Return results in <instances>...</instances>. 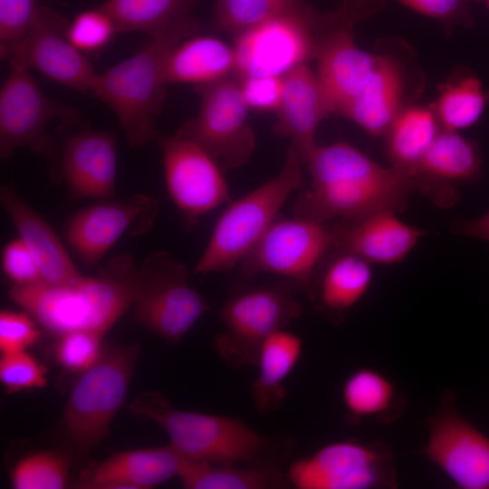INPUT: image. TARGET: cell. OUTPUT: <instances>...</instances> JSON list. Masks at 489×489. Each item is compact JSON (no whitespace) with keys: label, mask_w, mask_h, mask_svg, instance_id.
Listing matches in <instances>:
<instances>
[{"label":"cell","mask_w":489,"mask_h":489,"mask_svg":"<svg viewBox=\"0 0 489 489\" xmlns=\"http://www.w3.org/2000/svg\"><path fill=\"white\" fill-rule=\"evenodd\" d=\"M0 202L35 258L42 283L63 284L82 275L54 230L12 187L1 186Z\"/></svg>","instance_id":"cell-25"},{"label":"cell","mask_w":489,"mask_h":489,"mask_svg":"<svg viewBox=\"0 0 489 489\" xmlns=\"http://www.w3.org/2000/svg\"><path fill=\"white\" fill-rule=\"evenodd\" d=\"M305 5L304 0H216L214 24L219 31L236 36Z\"/></svg>","instance_id":"cell-34"},{"label":"cell","mask_w":489,"mask_h":489,"mask_svg":"<svg viewBox=\"0 0 489 489\" xmlns=\"http://www.w3.org/2000/svg\"><path fill=\"white\" fill-rule=\"evenodd\" d=\"M489 94L474 74H464L446 83L440 91L436 114L443 129L458 131L476 123L483 115Z\"/></svg>","instance_id":"cell-33"},{"label":"cell","mask_w":489,"mask_h":489,"mask_svg":"<svg viewBox=\"0 0 489 489\" xmlns=\"http://www.w3.org/2000/svg\"><path fill=\"white\" fill-rule=\"evenodd\" d=\"M273 132L290 139L292 147L306 165L318 146L319 124L331 115L315 72L302 64L283 76V91L275 110Z\"/></svg>","instance_id":"cell-21"},{"label":"cell","mask_w":489,"mask_h":489,"mask_svg":"<svg viewBox=\"0 0 489 489\" xmlns=\"http://www.w3.org/2000/svg\"><path fill=\"white\" fill-rule=\"evenodd\" d=\"M135 319L170 344H177L209 310L188 282L187 266L165 251L149 254L139 267Z\"/></svg>","instance_id":"cell-10"},{"label":"cell","mask_w":489,"mask_h":489,"mask_svg":"<svg viewBox=\"0 0 489 489\" xmlns=\"http://www.w3.org/2000/svg\"><path fill=\"white\" fill-rule=\"evenodd\" d=\"M40 5L38 0H0V53L8 58L24 37Z\"/></svg>","instance_id":"cell-39"},{"label":"cell","mask_w":489,"mask_h":489,"mask_svg":"<svg viewBox=\"0 0 489 489\" xmlns=\"http://www.w3.org/2000/svg\"><path fill=\"white\" fill-rule=\"evenodd\" d=\"M158 201L138 194L124 201L101 202L72 215L65 226V239L88 267H94L124 235H140L154 225Z\"/></svg>","instance_id":"cell-17"},{"label":"cell","mask_w":489,"mask_h":489,"mask_svg":"<svg viewBox=\"0 0 489 489\" xmlns=\"http://www.w3.org/2000/svg\"><path fill=\"white\" fill-rule=\"evenodd\" d=\"M68 24L61 14L40 5L26 34L8 56L9 64L38 72L56 83L90 93L98 73L69 40Z\"/></svg>","instance_id":"cell-16"},{"label":"cell","mask_w":489,"mask_h":489,"mask_svg":"<svg viewBox=\"0 0 489 489\" xmlns=\"http://www.w3.org/2000/svg\"><path fill=\"white\" fill-rule=\"evenodd\" d=\"M59 337L54 356L67 370L83 372L95 364L102 353L101 334L77 331Z\"/></svg>","instance_id":"cell-37"},{"label":"cell","mask_w":489,"mask_h":489,"mask_svg":"<svg viewBox=\"0 0 489 489\" xmlns=\"http://www.w3.org/2000/svg\"><path fill=\"white\" fill-rule=\"evenodd\" d=\"M140 348L136 344L101 353L73 386L62 415L67 443L79 455L89 453L109 432L123 405Z\"/></svg>","instance_id":"cell-7"},{"label":"cell","mask_w":489,"mask_h":489,"mask_svg":"<svg viewBox=\"0 0 489 489\" xmlns=\"http://www.w3.org/2000/svg\"><path fill=\"white\" fill-rule=\"evenodd\" d=\"M199 26L191 15L172 22L150 33L137 53L96 75L90 93L114 111L131 147L145 146L158 137L154 120L166 97L167 58L180 42L197 34Z\"/></svg>","instance_id":"cell-3"},{"label":"cell","mask_w":489,"mask_h":489,"mask_svg":"<svg viewBox=\"0 0 489 489\" xmlns=\"http://www.w3.org/2000/svg\"><path fill=\"white\" fill-rule=\"evenodd\" d=\"M116 174L117 141L113 132L82 130L64 142L59 176L72 197H110L115 189Z\"/></svg>","instance_id":"cell-20"},{"label":"cell","mask_w":489,"mask_h":489,"mask_svg":"<svg viewBox=\"0 0 489 489\" xmlns=\"http://www.w3.org/2000/svg\"><path fill=\"white\" fill-rule=\"evenodd\" d=\"M178 477L187 489H272L290 484L278 466L239 467L183 457Z\"/></svg>","instance_id":"cell-30"},{"label":"cell","mask_w":489,"mask_h":489,"mask_svg":"<svg viewBox=\"0 0 489 489\" xmlns=\"http://www.w3.org/2000/svg\"><path fill=\"white\" fill-rule=\"evenodd\" d=\"M351 26L352 20L340 13L337 25L323 33L314 58L331 112L340 116L369 85L380 55L360 49Z\"/></svg>","instance_id":"cell-18"},{"label":"cell","mask_w":489,"mask_h":489,"mask_svg":"<svg viewBox=\"0 0 489 489\" xmlns=\"http://www.w3.org/2000/svg\"><path fill=\"white\" fill-rule=\"evenodd\" d=\"M198 0H106L100 6L113 19L118 33L157 31L190 15Z\"/></svg>","instance_id":"cell-32"},{"label":"cell","mask_w":489,"mask_h":489,"mask_svg":"<svg viewBox=\"0 0 489 489\" xmlns=\"http://www.w3.org/2000/svg\"><path fill=\"white\" fill-rule=\"evenodd\" d=\"M482 174L479 149L458 131L441 129L413 173L416 189L439 206L459 200L458 183L476 181Z\"/></svg>","instance_id":"cell-19"},{"label":"cell","mask_w":489,"mask_h":489,"mask_svg":"<svg viewBox=\"0 0 489 489\" xmlns=\"http://www.w3.org/2000/svg\"><path fill=\"white\" fill-rule=\"evenodd\" d=\"M450 228L457 235L489 242V210L475 218L455 219Z\"/></svg>","instance_id":"cell-44"},{"label":"cell","mask_w":489,"mask_h":489,"mask_svg":"<svg viewBox=\"0 0 489 489\" xmlns=\"http://www.w3.org/2000/svg\"><path fill=\"white\" fill-rule=\"evenodd\" d=\"M68 458L58 452L41 451L21 459L11 473L16 489H62L67 482Z\"/></svg>","instance_id":"cell-35"},{"label":"cell","mask_w":489,"mask_h":489,"mask_svg":"<svg viewBox=\"0 0 489 489\" xmlns=\"http://www.w3.org/2000/svg\"><path fill=\"white\" fill-rule=\"evenodd\" d=\"M439 130L436 114L432 110L423 106L402 109L386 133L392 166L413 176Z\"/></svg>","instance_id":"cell-31"},{"label":"cell","mask_w":489,"mask_h":489,"mask_svg":"<svg viewBox=\"0 0 489 489\" xmlns=\"http://www.w3.org/2000/svg\"><path fill=\"white\" fill-rule=\"evenodd\" d=\"M297 489H395L397 468L383 440L350 438L292 462L286 472Z\"/></svg>","instance_id":"cell-9"},{"label":"cell","mask_w":489,"mask_h":489,"mask_svg":"<svg viewBox=\"0 0 489 489\" xmlns=\"http://www.w3.org/2000/svg\"><path fill=\"white\" fill-rule=\"evenodd\" d=\"M194 89L200 97L198 112L175 135L200 146L224 170L246 164L255 149V135L238 74Z\"/></svg>","instance_id":"cell-8"},{"label":"cell","mask_w":489,"mask_h":489,"mask_svg":"<svg viewBox=\"0 0 489 489\" xmlns=\"http://www.w3.org/2000/svg\"><path fill=\"white\" fill-rule=\"evenodd\" d=\"M183 456L170 445L113 454L86 470L77 487L83 489H149L178 476Z\"/></svg>","instance_id":"cell-24"},{"label":"cell","mask_w":489,"mask_h":489,"mask_svg":"<svg viewBox=\"0 0 489 489\" xmlns=\"http://www.w3.org/2000/svg\"><path fill=\"white\" fill-rule=\"evenodd\" d=\"M31 71L11 67L0 89V157L10 158L14 151L27 148L36 154L56 157L57 143L49 125L59 120L75 123L80 112L47 97Z\"/></svg>","instance_id":"cell-12"},{"label":"cell","mask_w":489,"mask_h":489,"mask_svg":"<svg viewBox=\"0 0 489 489\" xmlns=\"http://www.w3.org/2000/svg\"><path fill=\"white\" fill-rule=\"evenodd\" d=\"M298 153L289 146L281 170L245 196L230 201L217 219L195 273L225 272L244 259L264 235L288 197L302 182Z\"/></svg>","instance_id":"cell-5"},{"label":"cell","mask_w":489,"mask_h":489,"mask_svg":"<svg viewBox=\"0 0 489 489\" xmlns=\"http://www.w3.org/2000/svg\"><path fill=\"white\" fill-rule=\"evenodd\" d=\"M128 407L157 423L170 446L193 461L277 466L293 446V441L264 436L238 418L175 409L159 392L143 393Z\"/></svg>","instance_id":"cell-4"},{"label":"cell","mask_w":489,"mask_h":489,"mask_svg":"<svg viewBox=\"0 0 489 489\" xmlns=\"http://www.w3.org/2000/svg\"><path fill=\"white\" fill-rule=\"evenodd\" d=\"M156 143L168 192L187 226L231 201L225 170L204 149L175 134L158 135Z\"/></svg>","instance_id":"cell-15"},{"label":"cell","mask_w":489,"mask_h":489,"mask_svg":"<svg viewBox=\"0 0 489 489\" xmlns=\"http://www.w3.org/2000/svg\"><path fill=\"white\" fill-rule=\"evenodd\" d=\"M305 166L311 183L298 196L293 212L323 223L402 212L417 190L410 173L383 167L345 142L317 146Z\"/></svg>","instance_id":"cell-1"},{"label":"cell","mask_w":489,"mask_h":489,"mask_svg":"<svg viewBox=\"0 0 489 489\" xmlns=\"http://www.w3.org/2000/svg\"><path fill=\"white\" fill-rule=\"evenodd\" d=\"M384 210L336 225L335 248L349 251L371 264L402 262L427 232Z\"/></svg>","instance_id":"cell-22"},{"label":"cell","mask_w":489,"mask_h":489,"mask_svg":"<svg viewBox=\"0 0 489 489\" xmlns=\"http://www.w3.org/2000/svg\"><path fill=\"white\" fill-rule=\"evenodd\" d=\"M317 16L307 6L269 19L234 36L235 73L283 77L314 60L321 32Z\"/></svg>","instance_id":"cell-11"},{"label":"cell","mask_w":489,"mask_h":489,"mask_svg":"<svg viewBox=\"0 0 489 489\" xmlns=\"http://www.w3.org/2000/svg\"><path fill=\"white\" fill-rule=\"evenodd\" d=\"M240 83L242 93L249 108L263 111H275L282 95L283 77H240Z\"/></svg>","instance_id":"cell-42"},{"label":"cell","mask_w":489,"mask_h":489,"mask_svg":"<svg viewBox=\"0 0 489 489\" xmlns=\"http://www.w3.org/2000/svg\"><path fill=\"white\" fill-rule=\"evenodd\" d=\"M233 46L221 39L194 34L169 53L165 64L167 84H207L235 72Z\"/></svg>","instance_id":"cell-26"},{"label":"cell","mask_w":489,"mask_h":489,"mask_svg":"<svg viewBox=\"0 0 489 489\" xmlns=\"http://www.w3.org/2000/svg\"><path fill=\"white\" fill-rule=\"evenodd\" d=\"M404 6L421 14L447 19L461 13L466 5V0H397Z\"/></svg>","instance_id":"cell-43"},{"label":"cell","mask_w":489,"mask_h":489,"mask_svg":"<svg viewBox=\"0 0 489 489\" xmlns=\"http://www.w3.org/2000/svg\"><path fill=\"white\" fill-rule=\"evenodd\" d=\"M29 313L3 310L0 312V350L3 353L25 350L41 333Z\"/></svg>","instance_id":"cell-40"},{"label":"cell","mask_w":489,"mask_h":489,"mask_svg":"<svg viewBox=\"0 0 489 489\" xmlns=\"http://www.w3.org/2000/svg\"><path fill=\"white\" fill-rule=\"evenodd\" d=\"M302 340L297 334L280 329L270 334L258 352V376L251 383L250 392L256 411L267 414L277 409L287 395L285 380L297 365Z\"/></svg>","instance_id":"cell-29"},{"label":"cell","mask_w":489,"mask_h":489,"mask_svg":"<svg viewBox=\"0 0 489 489\" xmlns=\"http://www.w3.org/2000/svg\"><path fill=\"white\" fill-rule=\"evenodd\" d=\"M485 2L487 3V5H489V0H485Z\"/></svg>","instance_id":"cell-46"},{"label":"cell","mask_w":489,"mask_h":489,"mask_svg":"<svg viewBox=\"0 0 489 489\" xmlns=\"http://www.w3.org/2000/svg\"><path fill=\"white\" fill-rule=\"evenodd\" d=\"M139 292V268L123 254L95 276L55 285L13 284L9 296L53 334L84 331L103 336L134 305Z\"/></svg>","instance_id":"cell-2"},{"label":"cell","mask_w":489,"mask_h":489,"mask_svg":"<svg viewBox=\"0 0 489 489\" xmlns=\"http://www.w3.org/2000/svg\"><path fill=\"white\" fill-rule=\"evenodd\" d=\"M372 279L369 262L334 247L315 271L306 290L316 312L339 325L368 292Z\"/></svg>","instance_id":"cell-23"},{"label":"cell","mask_w":489,"mask_h":489,"mask_svg":"<svg viewBox=\"0 0 489 489\" xmlns=\"http://www.w3.org/2000/svg\"><path fill=\"white\" fill-rule=\"evenodd\" d=\"M47 371L45 366L25 350L1 356L0 380L9 393L44 387Z\"/></svg>","instance_id":"cell-38"},{"label":"cell","mask_w":489,"mask_h":489,"mask_svg":"<svg viewBox=\"0 0 489 489\" xmlns=\"http://www.w3.org/2000/svg\"><path fill=\"white\" fill-rule=\"evenodd\" d=\"M362 1L363 0H344V8L341 14L353 20L360 12L359 9Z\"/></svg>","instance_id":"cell-45"},{"label":"cell","mask_w":489,"mask_h":489,"mask_svg":"<svg viewBox=\"0 0 489 489\" xmlns=\"http://www.w3.org/2000/svg\"><path fill=\"white\" fill-rule=\"evenodd\" d=\"M303 288L283 280L273 284L235 286L219 312L223 331L215 339L218 355L233 368L255 365L264 340L302 313L296 293Z\"/></svg>","instance_id":"cell-6"},{"label":"cell","mask_w":489,"mask_h":489,"mask_svg":"<svg viewBox=\"0 0 489 489\" xmlns=\"http://www.w3.org/2000/svg\"><path fill=\"white\" fill-rule=\"evenodd\" d=\"M428 439L419 454L459 489H489V436L459 410L455 392L443 391L426 419Z\"/></svg>","instance_id":"cell-14"},{"label":"cell","mask_w":489,"mask_h":489,"mask_svg":"<svg viewBox=\"0 0 489 489\" xmlns=\"http://www.w3.org/2000/svg\"><path fill=\"white\" fill-rule=\"evenodd\" d=\"M335 240V225L329 223L295 215L277 218L239 263V273L245 278L274 274L306 289Z\"/></svg>","instance_id":"cell-13"},{"label":"cell","mask_w":489,"mask_h":489,"mask_svg":"<svg viewBox=\"0 0 489 489\" xmlns=\"http://www.w3.org/2000/svg\"><path fill=\"white\" fill-rule=\"evenodd\" d=\"M403 79L398 62L379 55L375 74L340 116L350 120L372 136L386 135L402 110Z\"/></svg>","instance_id":"cell-28"},{"label":"cell","mask_w":489,"mask_h":489,"mask_svg":"<svg viewBox=\"0 0 489 489\" xmlns=\"http://www.w3.org/2000/svg\"><path fill=\"white\" fill-rule=\"evenodd\" d=\"M2 268L14 284L27 285L41 282L38 264L20 237L5 246Z\"/></svg>","instance_id":"cell-41"},{"label":"cell","mask_w":489,"mask_h":489,"mask_svg":"<svg viewBox=\"0 0 489 489\" xmlns=\"http://www.w3.org/2000/svg\"><path fill=\"white\" fill-rule=\"evenodd\" d=\"M346 420L352 426L364 419L389 424L405 412L407 400L398 385L376 369H354L341 387Z\"/></svg>","instance_id":"cell-27"},{"label":"cell","mask_w":489,"mask_h":489,"mask_svg":"<svg viewBox=\"0 0 489 489\" xmlns=\"http://www.w3.org/2000/svg\"><path fill=\"white\" fill-rule=\"evenodd\" d=\"M117 33L113 19L100 5L79 13L67 28L69 40L82 53L103 48Z\"/></svg>","instance_id":"cell-36"}]
</instances>
